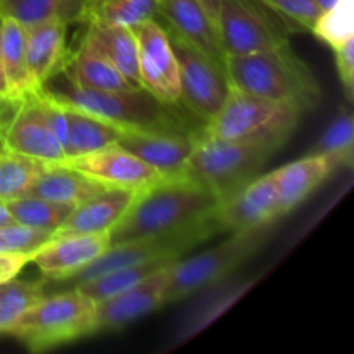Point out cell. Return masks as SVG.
I'll return each instance as SVG.
<instances>
[{"label":"cell","mask_w":354,"mask_h":354,"mask_svg":"<svg viewBox=\"0 0 354 354\" xmlns=\"http://www.w3.org/2000/svg\"><path fill=\"white\" fill-rule=\"evenodd\" d=\"M138 45V69L142 86L169 104L180 100L178 62L168 31L158 19H149L131 28Z\"/></svg>","instance_id":"7c38bea8"},{"label":"cell","mask_w":354,"mask_h":354,"mask_svg":"<svg viewBox=\"0 0 354 354\" xmlns=\"http://www.w3.org/2000/svg\"><path fill=\"white\" fill-rule=\"evenodd\" d=\"M0 92H3V71H2V59H0Z\"/></svg>","instance_id":"ee69618b"},{"label":"cell","mask_w":354,"mask_h":354,"mask_svg":"<svg viewBox=\"0 0 354 354\" xmlns=\"http://www.w3.org/2000/svg\"><path fill=\"white\" fill-rule=\"evenodd\" d=\"M133 85L142 86L138 69V45L131 28L107 26V24H88L85 35ZM144 88V86H142Z\"/></svg>","instance_id":"d4e9b609"},{"label":"cell","mask_w":354,"mask_h":354,"mask_svg":"<svg viewBox=\"0 0 354 354\" xmlns=\"http://www.w3.org/2000/svg\"><path fill=\"white\" fill-rule=\"evenodd\" d=\"M158 19V0H88L80 21L86 24L133 28Z\"/></svg>","instance_id":"83f0119b"},{"label":"cell","mask_w":354,"mask_h":354,"mask_svg":"<svg viewBox=\"0 0 354 354\" xmlns=\"http://www.w3.org/2000/svg\"><path fill=\"white\" fill-rule=\"evenodd\" d=\"M218 203L206 187L187 175L158 180L138 192L109 232L111 245L178 230L213 211Z\"/></svg>","instance_id":"7a4b0ae2"},{"label":"cell","mask_w":354,"mask_h":354,"mask_svg":"<svg viewBox=\"0 0 354 354\" xmlns=\"http://www.w3.org/2000/svg\"><path fill=\"white\" fill-rule=\"evenodd\" d=\"M158 17L165 21L162 26L168 31L178 35L218 62L225 61L227 54L216 24L197 0H158Z\"/></svg>","instance_id":"ac0fdd59"},{"label":"cell","mask_w":354,"mask_h":354,"mask_svg":"<svg viewBox=\"0 0 354 354\" xmlns=\"http://www.w3.org/2000/svg\"><path fill=\"white\" fill-rule=\"evenodd\" d=\"M221 232H245L275 223L282 218L273 173L256 176L234 196L214 206L213 211Z\"/></svg>","instance_id":"4fadbf2b"},{"label":"cell","mask_w":354,"mask_h":354,"mask_svg":"<svg viewBox=\"0 0 354 354\" xmlns=\"http://www.w3.org/2000/svg\"><path fill=\"white\" fill-rule=\"evenodd\" d=\"M225 54H254L289 44L292 33L259 0H220L216 21Z\"/></svg>","instance_id":"30bf717a"},{"label":"cell","mask_w":354,"mask_h":354,"mask_svg":"<svg viewBox=\"0 0 354 354\" xmlns=\"http://www.w3.org/2000/svg\"><path fill=\"white\" fill-rule=\"evenodd\" d=\"M335 169L337 168L327 156L308 154L306 158L272 171L282 216L304 203Z\"/></svg>","instance_id":"44dd1931"},{"label":"cell","mask_w":354,"mask_h":354,"mask_svg":"<svg viewBox=\"0 0 354 354\" xmlns=\"http://www.w3.org/2000/svg\"><path fill=\"white\" fill-rule=\"evenodd\" d=\"M31 261L30 254H17V252H0V282L14 279L17 273Z\"/></svg>","instance_id":"f35d334b"},{"label":"cell","mask_w":354,"mask_h":354,"mask_svg":"<svg viewBox=\"0 0 354 354\" xmlns=\"http://www.w3.org/2000/svg\"><path fill=\"white\" fill-rule=\"evenodd\" d=\"M223 66L232 90L294 102L303 111L313 109L320 102L317 78L289 44L254 54H227Z\"/></svg>","instance_id":"3957f363"},{"label":"cell","mask_w":354,"mask_h":354,"mask_svg":"<svg viewBox=\"0 0 354 354\" xmlns=\"http://www.w3.org/2000/svg\"><path fill=\"white\" fill-rule=\"evenodd\" d=\"M9 223H14L12 214H10L6 201L0 199V227H3V225H9Z\"/></svg>","instance_id":"b9f144b4"},{"label":"cell","mask_w":354,"mask_h":354,"mask_svg":"<svg viewBox=\"0 0 354 354\" xmlns=\"http://www.w3.org/2000/svg\"><path fill=\"white\" fill-rule=\"evenodd\" d=\"M50 97L69 107L100 118L107 123L127 130L165 131L176 135H199L206 128L196 114L182 102L169 104L158 99L145 88L104 92L78 85L68 78V86L52 90L41 86Z\"/></svg>","instance_id":"6da1fadb"},{"label":"cell","mask_w":354,"mask_h":354,"mask_svg":"<svg viewBox=\"0 0 354 354\" xmlns=\"http://www.w3.org/2000/svg\"><path fill=\"white\" fill-rule=\"evenodd\" d=\"M311 31L332 48L351 40L354 38V0H337L327 10H322Z\"/></svg>","instance_id":"836d02e7"},{"label":"cell","mask_w":354,"mask_h":354,"mask_svg":"<svg viewBox=\"0 0 354 354\" xmlns=\"http://www.w3.org/2000/svg\"><path fill=\"white\" fill-rule=\"evenodd\" d=\"M0 151L16 152L44 165H57L66 159L38 90L0 92Z\"/></svg>","instance_id":"9c48e42d"},{"label":"cell","mask_w":354,"mask_h":354,"mask_svg":"<svg viewBox=\"0 0 354 354\" xmlns=\"http://www.w3.org/2000/svg\"><path fill=\"white\" fill-rule=\"evenodd\" d=\"M315 2L318 3V7H320V10H327L328 7L334 6V3L337 2V0H315Z\"/></svg>","instance_id":"7bdbcfd3"},{"label":"cell","mask_w":354,"mask_h":354,"mask_svg":"<svg viewBox=\"0 0 354 354\" xmlns=\"http://www.w3.org/2000/svg\"><path fill=\"white\" fill-rule=\"evenodd\" d=\"M109 248V232L61 235L35 252L30 263L38 266L45 282L61 283L82 272Z\"/></svg>","instance_id":"9a60e30c"},{"label":"cell","mask_w":354,"mask_h":354,"mask_svg":"<svg viewBox=\"0 0 354 354\" xmlns=\"http://www.w3.org/2000/svg\"><path fill=\"white\" fill-rule=\"evenodd\" d=\"M54 99V97H52ZM59 102V100H57ZM68 113L69 123V138H68V151H66V159L78 158V156L90 154L99 149L107 147V145L116 144L118 127L100 120V118L92 116V114L80 111L76 107H69L66 104L59 102Z\"/></svg>","instance_id":"4316f807"},{"label":"cell","mask_w":354,"mask_h":354,"mask_svg":"<svg viewBox=\"0 0 354 354\" xmlns=\"http://www.w3.org/2000/svg\"><path fill=\"white\" fill-rule=\"evenodd\" d=\"M303 107L232 90L206 131L227 140L256 145L270 154L282 147L297 128Z\"/></svg>","instance_id":"277c9868"},{"label":"cell","mask_w":354,"mask_h":354,"mask_svg":"<svg viewBox=\"0 0 354 354\" xmlns=\"http://www.w3.org/2000/svg\"><path fill=\"white\" fill-rule=\"evenodd\" d=\"M106 187L95 182L90 176L83 175L78 169L61 165H45L38 178L30 187L26 196L41 197L45 201L57 204L78 206L88 197L95 196Z\"/></svg>","instance_id":"cb8c5ba5"},{"label":"cell","mask_w":354,"mask_h":354,"mask_svg":"<svg viewBox=\"0 0 354 354\" xmlns=\"http://www.w3.org/2000/svg\"><path fill=\"white\" fill-rule=\"evenodd\" d=\"M335 52V64H337L339 78L344 88V95L348 97L349 102H353L354 92V38L342 44L341 47L334 48Z\"/></svg>","instance_id":"74e56055"},{"label":"cell","mask_w":354,"mask_h":354,"mask_svg":"<svg viewBox=\"0 0 354 354\" xmlns=\"http://www.w3.org/2000/svg\"><path fill=\"white\" fill-rule=\"evenodd\" d=\"M61 71L66 73V78L73 80L78 85L104 90V92L142 88L124 78L123 73L85 37L80 41L78 48L73 54H68Z\"/></svg>","instance_id":"7402d4cb"},{"label":"cell","mask_w":354,"mask_h":354,"mask_svg":"<svg viewBox=\"0 0 354 354\" xmlns=\"http://www.w3.org/2000/svg\"><path fill=\"white\" fill-rule=\"evenodd\" d=\"M175 265V263H173ZM169 268L159 270L137 286L116 294L106 301L97 303L95 334L113 332L140 320L145 315L165 306L166 286L169 279Z\"/></svg>","instance_id":"2e32d148"},{"label":"cell","mask_w":354,"mask_h":354,"mask_svg":"<svg viewBox=\"0 0 354 354\" xmlns=\"http://www.w3.org/2000/svg\"><path fill=\"white\" fill-rule=\"evenodd\" d=\"M61 165L78 169L104 187H120V189L142 190L158 180L165 178L152 166L145 165L142 159L128 152L118 144L107 145L90 154L69 158Z\"/></svg>","instance_id":"5bb4252c"},{"label":"cell","mask_w":354,"mask_h":354,"mask_svg":"<svg viewBox=\"0 0 354 354\" xmlns=\"http://www.w3.org/2000/svg\"><path fill=\"white\" fill-rule=\"evenodd\" d=\"M59 0H0V17L16 21L30 30L57 17Z\"/></svg>","instance_id":"e575fe53"},{"label":"cell","mask_w":354,"mask_h":354,"mask_svg":"<svg viewBox=\"0 0 354 354\" xmlns=\"http://www.w3.org/2000/svg\"><path fill=\"white\" fill-rule=\"evenodd\" d=\"M176 261H178V259L175 258H159L152 259V261L140 263V265L127 266V268H120L114 270V272L104 273V275L97 277V279L90 280V282L82 283V286H78L76 289L82 290L83 294H86V296H88L90 299L95 301V303H100V301L109 299V297L116 296V294L137 286L138 282H142L144 279L151 277L152 273L168 268V266H171L173 263Z\"/></svg>","instance_id":"f1b7e54d"},{"label":"cell","mask_w":354,"mask_h":354,"mask_svg":"<svg viewBox=\"0 0 354 354\" xmlns=\"http://www.w3.org/2000/svg\"><path fill=\"white\" fill-rule=\"evenodd\" d=\"M275 223L252 230L237 232L228 241L216 248L204 251L203 254L189 259H178L169 268L168 286H166L165 304L176 303L180 299L203 292L204 289L230 279L235 270L241 268L272 235Z\"/></svg>","instance_id":"52a82bcc"},{"label":"cell","mask_w":354,"mask_h":354,"mask_svg":"<svg viewBox=\"0 0 354 354\" xmlns=\"http://www.w3.org/2000/svg\"><path fill=\"white\" fill-rule=\"evenodd\" d=\"M0 59L3 92L23 93L31 90L26 66V30L7 17H0Z\"/></svg>","instance_id":"484cf974"},{"label":"cell","mask_w":354,"mask_h":354,"mask_svg":"<svg viewBox=\"0 0 354 354\" xmlns=\"http://www.w3.org/2000/svg\"><path fill=\"white\" fill-rule=\"evenodd\" d=\"M310 154L327 156L335 168L353 166L354 159V120L353 114L342 111L334 123L325 130L320 140L315 144Z\"/></svg>","instance_id":"d6a6232c"},{"label":"cell","mask_w":354,"mask_h":354,"mask_svg":"<svg viewBox=\"0 0 354 354\" xmlns=\"http://www.w3.org/2000/svg\"><path fill=\"white\" fill-rule=\"evenodd\" d=\"M7 207L16 223L52 232V234L59 230V227L68 220L71 211L75 209V206H69V204L50 203V201L35 196H23L7 201Z\"/></svg>","instance_id":"4dcf8cb0"},{"label":"cell","mask_w":354,"mask_h":354,"mask_svg":"<svg viewBox=\"0 0 354 354\" xmlns=\"http://www.w3.org/2000/svg\"><path fill=\"white\" fill-rule=\"evenodd\" d=\"M168 37L178 62L180 100L207 124L232 92L223 62L209 57L171 31H168Z\"/></svg>","instance_id":"8fae6325"},{"label":"cell","mask_w":354,"mask_h":354,"mask_svg":"<svg viewBox=\"0 0 354 354\" xmlns=\"http://www.w3.org/2000/svg\"><path fill=\"white\" fill-rule=\"evenodd\" d=\"M45 280H17L16 277L0 282V335H7L12 325L47 294Z\"/></svg>","instance_id":"f546056e"},{"label":"cell","mask_w":354,"mask_h":354,"mask_svg":"<svg viewBox=\"0 0 354 354\" xmlns=\"http://www.w3.org/2000/svg\"><path fill=\"white\" fill-rule=\"evenodd\" d=\"M44 166V162L37 159L0 151V199L7 203L26 196Z\"/></svg>","instance_id":"1f68e13d"},{"label":"cell","mask_w":354,"mask_h":354,"mask_svg":"<svg viewBox=\"0 0 354 354\" xmlns=\"http://www.w3.org/2000/svg\"><path fill=\"white\" fill-rule=\"evenodd\" d=\"M66 26L59 17L26 30V66L31 90H38L61 71L66 52Z\"/></svg>","instance_id":"ffe728a7"},{"label":"cell","mask_w":354,"mask_h":354,"mask_svg":"<svg viewBox=\"0 0 354 354\" xmlns=\"http://www.w3.org/2000/svg\"><path fill=\"white\" fill-rule=\"evenodd\" d=\"M201 6L204 7V10L207 12V16L213 19V23L216 24L218 21V10H220V0H197Z\"/></svg>","instance_id":"60d3db41"},{"label":"cell","mask_w":354,"mask_h":354,"mask_svg":"<svg viewBox=\"0 0 354 354\" xmlns=\"http://www.w3.org/2000/svg\"><path fill=\"white\" fill-rule=\"evenodd\" d=\"M197 135H176L165 131H144L118 128L116 144L152 166L165 178L183 175Z\"/></svg>","instance_id":"e0dca14e"},{"label":"cell","mask_w":354,"mask_h":354,"mask_svg":"<svg viewBox=\"0 0 354 354\" xmlns=\"http://www.w3.org/2000/svg\"><path fill=\"white\" fill-rule=\"evenodd\" d=\"M88 0H59L57 17L62 23H78Z\"/></svg>","instance_id":"ab89813d"},{"label":"cell","mask_w":354,"mask_h":354,"mask_svg":"<svg viewBox=\"0 0 354 354\" xmlns=\"http://www.w3.org/2000/svg\"><path fill=\"white\" fill-rule=\"evenodd\" d=\"M140 190L106 187L95 196L80 203L71 211L68 220L59 227L54 237L75 234H102L111 232L124 216L128 207Z\"/></svg>","instance_id":"d6986e66"},{"label":"cell","mask_w":354,"mask_h":354,"mask_svg":"<svg viewBox=\"0 0 354 354\" xmlns=\"http://www.w3.org/2000/svg\"><path fill=\"white\" fill-rule=\"evenodd\" d=\"M213 211L197 218L192 223L178 228V230L111 245L107 251H104L99 258L93 259L82 272H78L75 277L61 283H68V289H71V287H78L82 283L90 282V280L97 279V277L104 275V273L127 268V266L140 265V263L152 261V259H182L185 252L199 245L201 242L214 237L216 234H221L220 225H218Z\"/></svg>","instance_id":"ba28073f"},{"label":"cell","mask_w":354,"mask_h":354,"mask_svg":"<svg viewBox=\"0 0 354 354\" xmlns=\"http://www.w3.org/2000/svg\"><path fill=\"white\" fill-rule=\"evenodd\" d=\"M256 282V279L249 280H223V282L216 283V286H211L207 289H204V299L197 301L196 306L192 308L187 318L183 320V324L180 325L178 332L173 337V346H178L182 342L189 341L194 335L199 334L201 330H204L206 327H209L216 318H220L221 315L227 310H230V306H234L249 289H251L252 283Z\"/></svg>","instance_id":"603a6c76"},{"label":"cell","mask_w":354,"mask_h":354,"mask_svg":"<svg viewBox=\"0 0 354 354\" xmlns=\"http://www.w3.org/2000/svg\"><path fill=\"white\" fill-rule=\"evenodd\" d=\"M52 239H54L52 232L38 230V228H31L14 221V223L0 227V252L33 256Z\"/></svg>","instance_id":"d590c367"},{"label":"cell","mask_w":354,"mask_h":354,"mask_svg":"<svg viewBox=\"0 0 354 354\" xmlns=\"http://www.w3.org/2000/svg\"><path fill=\"white\" fill-rule=\"evenodd\" d=\"M270 156L265 149L216 137L204 128L194 142L183 175L225 201L254 180Z\"/></svg>","instance_id":"8992f818"},{"label":"cell","mask_w":354,"mask_h":354,"mask_svg":"<svg viewBox=\"0 0 354 354\" xmlns=\"http://www.w3.org/2000/svg\"><path fill=\"white\" fill-rule=\"evenodd\" d=\"M277 14L292 31H311L320 16V7L315 0H259Z\"/></svg>","instance_id":"8d00e7d4"},{"label":"cell","mask_w":354,"mask_h":354,"mask_svg":"<svg viewBox=\"0 0 354 354\" xmlns=\"http://www.w3.org/2000/svg\"><path fill=\"white\" fill-rule=\"evenodd\" d=\"M97 303L73 287L45 294L30 308L7 335L17 339L28 351L45 353L95 334Z\"/></svg>","instance_id":"5b68a950"}]
</instances>
